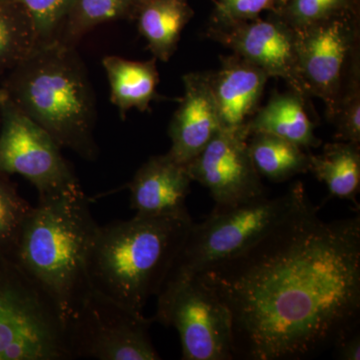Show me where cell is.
I'll list each match as a JSON object with an SVG mask.
<instances>
[{"label": "cell", "mask_w": 360, "mask_h": 360, "mask_svg": "<svg viewBox=\"0 0 360 360\" xmlns=\"http://www.w3.org/2000/svg\"><path fill=\"white\" fill-rule=\"evenodd\" d=\"M195 276L231 311L233 359H314L360 328V215L326 221L307 198Z\"/></svg>", "instance_id": "cell-1"}, {"label": "cell", "mask_w": 360, "mask_h": 360, "mask_svg": "<svg viewBox=\"0 0 360 360\" xmlns=\"http://www.w3.org/2000/svg\"><path fill=\"white\" fill-rule=\"evenodd\" d=\"M98 226L82 188L42 198L9 257L53 302L66 330L92 290L87 262Z\"/></svg>", "instance_id": "cell-2"}, {"label": "cell", "mask_w": 360, "mask_h": 360, "mask_svg": "<svg viewBox=\"0 0 360 360\" xmlns=\"http://www.w3.org/2000/svg\"><path fill=\"white\" fill-rule=\"evenodd\" d=\"M0 91L61 148L96 160V96L75 45L60 39L41 42L6 73Z\"/></svg>", "instance_id": "cell-3"}, {"label": "cell", "mask_w": 360, "mask_h": 360, "mask_svg": "<svg viewBox=\"0 0 360 360\" xmlns=\"http://www.w3.org/2000/svg\"><path fill=\"white\" fill-rule=\"evenodd\" d=\"M191 217H141L99 225L87 270L92 290L143 314L181 250Z\"/></svg>", "instance_id": "cell-4"}, {"label": "cell", "mask_w": 360, "mask_h": 360, "mask_svg": "<svg viewBox=\"0 0 360 360\" xmlns=\"http://www.w3.org/2000/svg\"><path fill=\"white\" fill-rule=\"evenodd\" d=\"M309 198L302 182L283 195L217 207L200 224H191L165 281L186 278L210 265L236 257L288 219Z\"/></svg>", "instance_id": "cell-5"}, {"label": "cell", "mask_w": 360, "mask_h": 360, "mask_svg": "<svg viewBox=\"0 0 360 360\" xmlns=\"http://www.w3.org/2000/svg\"><path fill=\"white\" fill-rule=\"evenodd\" d=\"M73 359L68 330L49 296L0 255V360Z\"/></svg>", "instance_id": "cell-6"}, {"label": "cell", "mask_w": 360, "mask_h": 360, "mask_svg": "<svg viewBox=\"0 0 360 360\" xmlns=\"http://www.w3.org/2000/svg\"><path fill=\"white\" fill-rule=\"evenodd\" d=\"M153 319L179 333L184 360H231V314L198 276L163 283Z\"/></svg>", "instance_id": "cell-7"}, {"label": "cell", "mask_w": 360, "mask_h": 360, "mask_svg": "<svg viewBox=\"0 0 360 360\" xmlns=\"http://www.w3.org/2000/svg\"><path fill=\"white\" fill-rule=\"evenodd\" d=\"M0 172L25 177L39 200L82 188L58 142L0 91Z\"/></svg>", "instance_id": "cell-8"}, {"label": "cell", "mask_w": 360, "mask_h": 360, "mask_svg": "<svg viewBox=\"0 0 360 360\" xmlns=\"http://www.w3.org/2000/svg\"><path fill=\"white\" fill-rule=\"evenodd\" d=\"M153 323L92 290L68 326L72 359L160 360L149 335Z\"/></svg>", "instance_id": "cell-9"}, {"label": "cell", "mask_w": 360, "mask_h": 360, "mask_svg": "<svg viewBox=\"0 0 360 360\" xmlns=\"http://www.w3.org/2000/svg\"><path fill=\"white\" fill-rule=\"evenodd\" d=\"M295 32L303 84L309 96L323 101L331 120L348 73L360 60L359 16L347 13Z\"/></svg>", "instance_id": "cell-10"}, {"label": "cell", "mask_w": 360, "mask_h": 360, "mask_svg": "<svg viewBox=\"0 0 360 360\" xmlns=\"http://www.w3.org/2000/svg\"><path fill=\"white\" fill-rule=\"evenodd\" d=\"M245 132L220 130L186 165L193 181L210 191L217 207H232L266 196V189L251 160Z\"/></svg>", "instance_id": "cell-11"}, {"label": "cell", "mask_w": 360, "mask_h": 360, "mask_svg": "<svg viewBox=\"0 0 360 360\" xmlns=\"http://www.w3.org/2000/svg\"><path fill=\"white\" fill-rule=\"evenodd\" d=\"M206 34L262 68L269 77L281 78L291 90L309 97L300 77L296 32L276 13L267 20L210 25Z\"/></svg>", "instance_id": "cell-12"}, {"label": "cell", "mask_w": 360, "mask_h": 360, "mask_svg": "<svg viewBox=\"0 0 360 360\" xmlns=\"http://www.w3.org/2000/svg\"><path fill=\"white\" fill-rule=\"evenodd\" d=\"M184 94L170 122L172 146L168 155L187 165L200 155L220 130L219 110L210 82V72L186 73Z\"/></svg>", "instance_id": "cell-13"}, {"label": "cell", "mask_w": 360, "mask_h": 360, "mask_svg": "<svg viewBox=\"0 0 360 360\" xmlns=\"http://www.w3.org/2000/svg\"><path fill=\"white\" fill-rule=\"evenodd\" d=\"M191 182L186 165L168 153L153 156L127 186L130 206L141 217H191L186 205Z\"/></svg>", "instance_id": "cell-14"}, {"label": "cell", "mask_w": 360, "mask_h": 360, "mask_svg": "<svg viewBox=\"0 0 360 360\" xmlns=\"http://www.w3.org/2000/svg\"><path fill=\"white\" fill-rule=\"evenodd\" d=\"M269 78L262 68L238 54L220 58V68L210 72V82L221 130L248 134V122L259 108Z\"/></svg>", "instance_id": "cell-15"}, {"label": "cell", "mask_w": 360, "mask_h": 360, "mask_svg": "<svg viewBox=\"0 0 360 360\" xmlns=\"http://www.w3.org/2000/svg\"><path fill=\"white\" fill-rule=\"evenodd\" d=\"M305 98L295 90L276 92L248 122V134L262 132L276 135L302 148H319L321 141L314 134V124L305 110Z\"/></svg>", "instance_id": "cell-16"}, {"label": "cell", "mask_w": 360, "mask_h": 360, "mask_svg": "<svg viewBox=\"0 0 360 360\" xmlns=\"http://www.w3.org/2000/svg\"><path fill=\"white\" fill-rule=\"evenodd\" d=\"M103 65L110 86V101L117 108L122 117L135 108L148 110L158 98L160 73L156 59L134 61L116 56H104Z\"/></svg>", "instance_id": "cell-17"}, {"label": "cell", "mask_w": 360, "mask_h": 360, "mask_svg": "<svg viewBox=\"0 0 360 360\" xmlns=\"http://www.w3.org/2000/svg\"><path fill=\"white\" fill-rule=\"evenodd\" d=\"M186 0H149L139 7L137 26L153 58L167 63L176 51L182 30L193 18Z\"/></svg>", "instance_id": "cell-18"}, {"label": "cell", "mask_w": 360, "mask_h": 360, "mask_svg": "<svg viewBox=\"0 0 360 360\" xmlns=\"http://www.w3.org/2000/svg\"><path fill=\"white\" fill-rule=\"evenodd\" d=\"M309 172L326 184L329 198L356 203L360 188V146L338 141L324 146L319 155H309Z\"/></svg>", "instance_id": "cell-19"}, {"label": "cell", "mask_w": 360, "mask_h": 360, "mask_svg": "<svg viewBox=\"0 0 360 360\" xmlns=\"http://www.w3.org/2000/svg\"><path fill=\"white\" fill-rule=\"evenodd\" d=\"M248 150L258 174L274 182H283L309 172V155L292 142L276 135L253 134Z\"/></svg>", "instance_id": "cell-20"}, {"label": "cell", "mask_w": 360, "mask_h": 360, "mask_svg": "<svg viewBox=\"0 0 360 360\" xmlns=\"http://www.w3.org/2000/svg\"><path fill=\"white\" fill-rule=\"evenodd\" d=\"M41 44L25 7L15 0H0V75H6Z\"/></svg>", "instance_id": "cell-21"}, {"label": "cell", "mask_w": 360, "mask_h": 360, "mask_svg": "<svg viewBox=\"0 0 360 360\" xmlns=\"http://www.w3.org/2000/svg\"><path fill=\"white\" fill-rule=\"evenodd\" d=\"M132 6V0H75L56 39L75 45L96 26L125 18Z\"/></svg>", "instance_id": "cell-22"}, {"label": "cell", "mask_w": 360, "mask_h": 360, "mask_svg": "<svg viewBox=\"0 0 360 360\" xmlns=\"http://www.w3.org/2000/svg\"><path fill=\"white\" fill-rule=\"evenodd\" d=\"M32 208L9 175L0 172V255L11 257Z\"/></svg>", "instance_id": "cell-23"}, {"label": "cell", "mask_w": 360, "mask_h": 360, "mask_svg": "<svg viewBox=\"0 0 360 360\" xmlns=\"http://www.w3.org/2000/svg\"><path fill=\"white\" fill-rule=\"evenodd\" d=\"M357 0H285L276 13L295 30L356 13Z\"/></svg>", "instance_id": "cell-24"}, {"label": "cell", "mask_w": 360, "mask_h": 360, "mask_svg": "<svg viewBox=\"0 0 360 360\" xmlns=\"http://www.w3.org/2000/svg\"><path fill=\"white\" fill-rule=\"evenodd\" d=\"M330 122L338 141L360 144V60L348 73Z\"/></svg>", "instance_id": "cell-25"}, {"label": "cell", "mask_w": 360, "mask_h": 360, "mask_svg": "<svg viewBox=\"0 0 360 360\" xmlns=\"http://www.w3.org/2000/svg\"><path fill=\"white\" fill-rule=\"evenodd\" d=\"M25 7L41 42L58 37L75 0H15Z\"/></svg>", "instance_id": "cell-26"}, {"label": "cell", "mask_w": 360, "mask_h": 360, "mask_svg": "<svg viewBox=\"0 0 360 360\" xmlns=\"http://www.w3.org/2000/svg\"><path fill=\"white\" fill-rule=\"evenodd\" d=\"M283 0H219L212 25L225 26L255 20L264 11L276 13Z\"/></svg>", "instance_id": "cell-27"}, {"label": "cell", "mask_w": 360, "mask_h": 360, "mask_svg": "<svg viewBox=\"0 0 360 360\" xmlns=\"http://www.w3.org/2000/svg\"><path fill=\"white\" fill-rule=\"evenodd\" d=\"M335 359L340 360L360 359V329L343 338L333 347Z\"/></svg>", "instance_id": "cell-28"}, {"label": "cell", "mask_w": 360, "mask_h": 360, "mask_svg": "<svg viewBox=\"0 0 360 360\" xmlns=\"http://www.w3.org/2000/svg\"><path fill=\"white\" fill-rule=\"evenodd\" d=\"M149 1V0H132V2H134V6H136L137 7H139L141 6V4H146V2Z\"/></svg>", "instance_id": "cell-29"}]
</instances>
